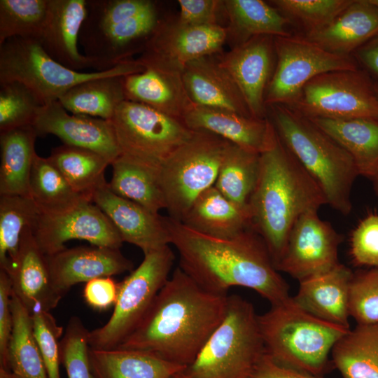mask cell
<instances>
[{"mask_svg":"<svg viewBox=\"0 0 378 378\" xmlns=\"http://www.w3.org/2000/svg\"><path fill=\"white\" fill-rule=\"evenodd\" d=\"M179 267L202 288L227 294L233 286L257 292L271 305L288 300L289 286L276 269L262 237L249 227L229 239L198 232L168 216Z\"/></svg>","mask_w":378,"mask_h":378,"instance_id":"6da1fadb","label":"cell"},{"mask_svg":"<svg viewBox=\"0 0 378 378\" xmlns=\"http://www.w3.org/2000/svg\"><path fill=\"white\" fill-rule=\"evenodd\" d=\"M227 302V294L202 288L178 266L117 348L150 352L186 367L224 318Z\"/></svg>","mask_w":378,"mask_h":378,"instance_id":"7a4b0ae2","label":"cell"},{"mask_svg":"<svg viewBox=\"0 0 378 378\" xmlns=\"http://www.w3.org/2000/svg\"><path fill=\"white\" fill-rule=\"evenodd\" d=\"M324 204L321 188L276 133L260 155L258 178L248 202L251 227L265 241L275 267L296 220Z\"/></svg>","mask_w":378,"mask_h":378,"instance_id":"3957f363","label":"cell"},{"mask_svg":"<svg viewBox=\"0 0 378 378\" xmlns=\"http://www.w3.org/2000/svg\"><path fill=\"white\" fill-rule=\"evenodd\" d=\"M269 107L279 137L318 184L326 204L348 215L352 208V187L360 175L353 158L297 111L281 104Z\"/></svg>","mask_w":378,"mask_h":378,"instance_id":"277c9868","label":"cell"},{"mask_svg":"<svg viewBox=\"0 0 378 378\" xmlns=\"http://www.w3.org/2000/svg\"><path fill=\"white\" fill-rule=\"evenodd\" d=\"M265 352L276 362L323 377L332 366L330 354L350 329L322 320L290 297L258 315Z\"/></svg>","mask_w":378,"mask_h":378,"instance_id":"5b68a950","label":"cell"},{"mask_svg":"<svg viewBox=\"0 0 378 378\" xmlns=\"http://www.w3.org/2000/svg\"><path fill=\"white\" fill-rule=\"evenodd\" d=\"M265 353L253 304L230 295L224 318L180 374L184 378H246Z\"/></svg>","mask_w":378,"mask_h":378,"instance_id":"8992f818","label":"cell"},{"mask_svg":"<svg viewBox=\"0 0 378 378\" xmlns=\"http://www.w3.org/2000/svg\"><path fill=\"white\" fill-rule=\"evenodd\" d=\"M130 59L103 71H78L55 61L34 38H12L0 46V83L20 82L46 104L84 81L106 76H127L144 70Z\"/></svg>","mask_w":378,"mask_h":378,"instance_id":"52a82bcc","label":"cell"},{"mask_svg":"<svg viewBox=\"0 0 378 378\" xmlns=\"http://www.w3.org/2000/svg\"><path fill=\"white\" fill-rule=\"evenodd\" d=\"M228 141L195 131L175 150L158 172L169 217L181 221L198 196L214 186Z\"/></svg>","mask_w":378,"mask_h":378,"instance_id":"ba28073f","label":"cell"},{"mask_svg":"<svg viewBox=\"0 0 378 378\" xmlns=\"http://www.w3.org/2000/svg\"><path fill=\"white\" fill-rule=\"evenodd\" d=\"M120 157L158 174L165 160L193 134L182 119L123 101L111 120Z\"/></svg>","mask_w":378,"mask_h":378,"instance_id":"9c48e42d","label":"cell"},{"mask_svg":"<svg viewBox=\"0 0 378 378\" xmlns=\"http://www.w3.org/2000/svg\"><path fill=\"white\" fill-rule=\"evenodd\" d=\"M174 260L169 245L144 254L141 264L119 283L118 300L108 321L89 332L90 348H117L134 330L169 279Z\"/></svg>","mask_w":378,"mask_h":378,"instance_id":"30bf717a","label":"cell"},{"mask_svg":"<svg viewBox=\"0 0 378 378\" xmlns=\"http://www.w3.org/2000/svg\"><path fill=\"white\" fill-rule=\"evenodd\" d=\"M276 65L267 88L265 103L292 107L304 85L324 73L354 70L359 65L352 56L330 52L304 36H274Z\"/></svg>","mask_w":378,"mask_h":378,"instance_id":"8fae6325","label":"cell"},{"mask_svg":"<svg viewBox=\"0 0 378 378\" xmlns=\"http://www.w3.org/2000/svg\"><path fill=\"white\" fill-rule=\"evenodd\" d=\"M308 118L378 120L374 80L362 69L321 74L309 81L290 107Z\"/></svg>","mask_w":378,"mask_h":378,"instance_id":"7c38bea8","label":"cell"},{"mask_svg":"<svg viewBox=\"0 0 378 378\" xmlns=\"http://www.w3.org/2000/svg\"><path fill=\"white\" fill-rule=\"evenodd\" d=\"M32 230L37 244L46 255L63 250L66 248L64 244L72 239L118 249L123 243L107 216L85 197L58 208L39 209Z\"/></svg>","mask_w":378,"mask_h":378,"instance_id":"4fadbf2b","label":"cell"},{"mask_svg":"<svg viewBox=\"0 0 378 378\" xmlns=\"http://www.w3.org/2000/svg\"><path fill=\"white\" fill-rule=\"evenodd\" d=\"M318 210L302 214L293 225L284 253L276 265L299 281L326 271L337 264L340 235L318 215Z\"/></svg>","mask_w":378,"mask_h":378,"instance_id":"5bb4252c","label":"cell"},{"mask_svg":"<svg viewBox=\"0 0 378 378\" xmlns=\"http://www.w3.org/2000/svg\"><path fill=\"white\" fill-rule=\"evenodd\" d=\"M227 38L220 24L192 26L160 20L139 62L163 64L183 71L191 61L218 52Z\"/></svg>","mask_w":378,"mask_h":378,"instance_id":"9a60e30c","label":"cell"},{"mask_svg":"<svg viewBox=\"0 0 378 378\" xmlns=\"http://www.w3.org/2000/svg\"><path fill=\"white\" fill-rule=\"evenodd\" d=\"M276 59L274 36L261 35L234 46L217 57L243 95L251 115L266 118L267 88L274 72Z\"/></svg>","mask_w":378,"mask_h":378,"instance_id":"2e32d148","label":"cell"},{"mask_svg":"<svg viewBox=\"0 0 378 378\" xmlns=\"http://www.w3.org/2000/svg\"><path fill=\"white\" fill-rule=\"evenodd\" d=\"M32 126L38 136L52 134L64 144L94 151L111 164L120 157L111 120L69 113L57 101L45 104Z\"/></svg>","mask_w":378,"mask_h":378,"instance_id":"e0dca14e","label":"cell"},{"mask_svg":"<svg viewBox=\"0 0 378 378\" xmlns=\"http://www.w3.org/2000/svg\"><path fill=\"white\" fill-rule=\"evenodd\" d=\"M157 5L146 12L88 34H80L79 43L97 71L110 69L144 51L159 22Z\"/></svg>","mask_w":378,"mask_h":378,"instance_id":"ac0fdd59","label":"cell"},{"mask_svg":"<svg viewBox=\"0 0 378 378\" xmlns=\"http://www.w3.org/2000/svg\"><path fill=\"white\" fill-rule=\"evenodd\" d=\"M90 200L110 219L123 242L146 254L170 245L168 216H162L113 192L108 182L97 188Z\"/></svg>","mask_w":378,"mask_h":378,"instance_id":"d6986e66","label":"cell"},{"mask_svg":"<svg viewBox=\"0 0 378 378\" xmlns=\"http://www.w3.org/2000/svg\"><path fill=\"white\" fill-rule=\"evenodd\" d=\"M53 286L63 297L76 284L133 270V262L118 248L78 246L46 255Z\"/></svg>","mask_w":378,"mask_h":378,"instance_id":"ffe728a7","label":"cell"},{"mask_svg":"<svg viewBox=\"0 0 378 378\" xmlns=\"http://www.w3.org/2000/svg\"><path fill=\"white\" fill-rule=\"evenodd\" d=\"M86 12L87 0H49L46 20L37 39L52 59L78 71H97L95 63L78 47Z\"/></svg>","mask_w":378,"mask_h":378,"instance_id":"44dd1931","label":"cell"},{"mask_svg":"<svg viewBox=\"0 0 378 378\" xmlns=\"http://www.w3.org/2000/svg\"><path fill=\"white\" fill-rule=\"evenodd\" d=\"M138 62L144 67V70L124 77L126 100L183 120L194 103L183 84L182 71L160 63Z\"/></svg>","mask_w":378,"mask_h":378,"instance_id":"7402d4cb","label":"cell"},{"mask_svg":"<svg viewBox=\"0 0 378 378\" xmlns=\"http://www.w3.org/2000/svg\"><path fill=\"white\" fill-rule=\"evenodd\" d=\"M6 273L13 293L31 316L49 312L62 298L53 286L47 256L37 244L31 227L23 231L15 264Z\"/></svg>","mask_w":378,"mask_h":378,"instance_id":"603a6c76","label":"cell"},{"mask_svg":"<svg viewBox=\"0 0 378 378\" xmlns=\"http://www.w3.org/2000/svg\"><path fill=\"white\" fill-rule=\"evenodd\" d=\"M193 131L217 135L246 150L261 154L273 144L276 132L270 120L193 104L183 117Z\"/></svg>","mask_w":378,"mask_h":378,"instance_id":"cb8c5ba5","label":"cell"},{"mask_svg":"<svg viewBox=\"0 0 378 378\" xmlns=\"http://www.w3.org/2000/svg\"><path fill=\"white\" fill-rule=\"evenodd\" d=\"M354 273L340 262L299 281L292 297L302 309L326 321L350 329L349 290Z\"/></svg>","mask_w":378,"mask_h":378,"instance_id":"d4e9b609","label":"cell"},{"mask_svg":"<svg viewBox=\"0 0 378 378\" xmlns=\"http://www.w3.org/2000/svg\"><path fill=\"white\" fill-rule=\"evenodd\" d=\"M211 56L190 62L182 71L183 82L192 102L199 106L252 116L233 79Z\"/></svg>","mask_w":378,"mask_h":378,"instance_id":"484cf974","label":"cell"},{"mask_svg":"<svg viewBox=\"0 0 378 378\" xmlns=\"http://www.w3.org/2000/svg\"><path fill=\"white\" fill-rule=\"evenodd\" d=\"M378 34V8L368 0H353L332 22L305 38L340 55L352 54Z\"/></svg>","mask_w":378,"mask_h":378,"instance_id":"4316f807","label":"cell"},{"mask_svg":"<svg viewBox=\"0 0 378 378\" xmlns=\"http://www.w3.org/2000/svg\"><path fill=\"white\" fill-rule=\"evenodd\" d=\"M207 236L229 239L251 227L248 205L237 204L214 186L201 193L180 221Z\"/></svg>","mask_w":378,"mask_h":378,"instance_id":"83f0119b","label":"cell"},{"mask_svg":"<svg viewBox=\"0 0 378 378\" xmlns=\"http://www.w3.org/2000/svg\"><path fill=\"white\" fill-rule=\"evenodd\" d=\"M89 360L95 378H170L185 367L140 350L90 348Z\"/></svg>","mask_w":378,"mask_h":378,"instance_id":"f1b7e54d","label":"cell"},{"mask_svg":"<svg viewBox=\"0 0 378 378\" xmlns=\"http://www.w3.org/2000/svg\"><path fill=\"white\" fill-rule=\"evenodd\" d=\"M38 134L32 125L0 132V195H27L36 155Z\"/></svg>","mask_w":378,"mask_h":378,"instance_id":"f546056e","label":"cell"},{"mask_svg":"<svg viewBox=\"0 0 378 378\" xmlns=\"http://www.w3.org/2000/svg\"><path fill=\"white\" fill-rule=\"evenodd\" d=\"M308 119L351 155L360 175L367 177L378 163V120Z\"/></svg>","mask_w":378,"mask_h":378,"instance_id":"4dcf8cb0","label":"cell"},{"mask_svg":"<svg viewBox=\"0 0 378 378\" xmlns=\"http://www.w3.org/2000/svg\"><path fill=\"white\" fill-rule=\"evenodd\" d=\"M225 12L229 19L227 36L234 46L261 35L288 36L287 27L292 22L276 8L262 0H226Z\"/></svg>","mask_w":378,"mask_h":378,"instance_id":"1f68e13d","label":"cell"},{"mask_svg":"<svg viewBox=\"0 0 378 378\" xmlns=\"http://www.w3.org/2000/svg\"><path fill=\"white\" fill-rule=\"evenodd\" d=\"M331 362L344 378H378V323L350 329L333 346Z\"/></svg>","mask_w":378,"mask_h":378,"instance_id":"d6a6232c","label":"cell"},{"mask_svg":"<svg viewBox=\"0 0 378 378\" xmlns=\"http://www.w3.org/2000/svg\"><path fill=\"white\" fill-rule=\"evenodd\" d=\"M125 76H106L78 83L58 102L70 113L111 120L118 106L126 100Z\"/></svg>","mask_w":378,"mask_h":378,"instance_id":"836d02e7","label":"cell"},{"mask_svg":"<svg viewBox=\"0 0 378 378\" xmlns=\"http://www.w3.org/2000/svg\"><path fill=\"white\" fill-rule=\"evenodd\" d=\"M13 328L8 346L10 370L18 378H48L34 335L32 316L13 293Z\"/></svg>","mask_w":378,"mask_h":378,"instance_id":"e575fe53","label":"cell"},{"mask_svg":"<svg viewBox=\"0 0 378 378\" xmlns=\"http://www.w3.org/2000/svg\"><path fill=\"white\" fill-rule=\"evenodd\" d=\"M48 158L73 190L89 200L106 183L104 173L111 163L94 151L63 144L52 148Z\"/></svg>","mask_w":378,"mask_h":378,"instance_id":"d590c367","label":"cell"},{"mask_svg":"<svg viewBox=\"0 0 378 378\" xmlns=\"http://www.w3.org/2000/svg\"><path fill=\"white\" fill-rule=\"evenodd\" d=\"M39 207L31 196L0 195V270L15 264L23 231L34 227Z\"/></svg>","mask_w":378,"mask_h":378,"instance_id":"8d00e7d4","label":"cell"},{"mask_svg":"<svg viewBox=\"0 0 378 378\" xmlns=\"http://www.w3.org/2000/svg\"><path fill=\"white\" fill-rule=\"evenodd\" d=\"M260 155L230 143L223 157L214 186L230 200L248 204L258 178Z\"/></svg>","mask_w":378,"mask_h":378,"instance_id":"74e56055","label":"cell"},{"mask_svg":"<svg viewBox=\"0 0 378 378\" xmlns=\"http://www.w3.org/2000/svg\"><path fill=\"white\" fill-rule=\"evenodd\" d=\"M111 165L112 177L108 185L113 192L154 213L166 209L156 173L121 158Z\"/></svg>","mask_w":378,"mask_h":378,"instance_id":"f35d334b","label":"cell"},{"mask_svg":"<svg viewBox=\"0 0 378 378\" xmlns=\"http://www.w3.org/2000/svg\"><path fill=\"white\" fill-rule=\"evenodd\" d=\"M48 4L49 0H0V46L15 37L37 40Z\"/></svg>","mask_w":378,"mask_h":378,"instance_id":"ab89813d","label":"cell"},{"mask_svg":"<svg viewBox=\"0 0 378 378\" xmlns=\"http://www.w3.org/2000/svg\"><path fill=\"white\" fill-rule=\"evenodd\" d=\"M29 192L41 209L63 206L84 197L73 190L49 158L37 154L30 173Z\"/></svg>","mask_w":378,"mask_h":378,"instance_id":"60d3db41","label":"cell"},{"mask_svg":"<svg viewBox=\"0 0 378 378\" xmlns=\"http://www.w3.org/2000/svg\"><path fill=\"white\" fill-rule=\"evenodd\" d=\"M45 104L18 81L0 83V132L32 125Z\"/></svg>","mask_w":378,"mask_h":378,"instance_id":"b9f144b4","label":"cell"},{"mask_svg":"<svg viewBox=\"0 0 378 378\" xmlns=\"http://www.w3.org/2000/svg\"><path fill=\"white\" fill-rule=\"evenodd\" d=\"M353 0H274L270 1L284 16L300 23L306 34L332 22Z\"/></svg>","mask_w":378,"mask_h":378,"instance_id":"7bdbcfd3","label":"cell"},{"mask_svg":"<svg viewBox=\"0 0 378 378\" xmlns=\"http://www.w3.org/2000/svg\"><path fill=\"white\" fill-rule=\"evenodd\" d=\"M89 332L79 317L69 318L59 342L61 364L68 378H95L89 360Z\"/></svg>","mask_w":378,"mask_h":378,"instance_id":"ee69618b","label":"cell"},{"mask_svg":"<svg viewBox=\"0 0 378 378\" xmlns=\"http://www.w3.org/2000/svg\"><path fill=\"white\" fill-rule=\"evenodd\" d=\"M156 4L150 0H87L80 34H88L141 14Z\"/></svg>","mask_w":378,"mask_h":378,"instance_id":"f6af8a7d","label":"cell"},{"mask_svg":"<svg viewBox=\"0 0 378 378\" xmlns=\"http://www.w3.org/2000/svg\"><path fill=\"white\" fill-rule=\"evenodd\" d=\"M349 314L357 324L378 323V267L354 274Z\"/></svg>","mask_w":378,"mask_h":378,"instance_id":"bcb514c9","label":"cell"},{"mask_svg":"<svg viewBox=\"0 0 378 378\" xmlns=\"http://www.w3.org/2000/svg\"><path fill=\"white\" fill-rule=\"evenodd\" d=\"M34 335L38 344L48 378H61L59 337L63 328L47 312L32 315Z\"/></svg>","mask_w":378,"mask_h":378,"instance_id":"7dc6e473","label":"cell"},{"mask_svg":"<svg viewBox=\"0 0 378 378\" xmlns=\"http://www.w3.org/2000/svg\"><path fill=\"white\" fill-rule=\"evenodd\" d=\"M350 254L357 265L378 267V214L368 215L353 230Z\"/></svg>","mask_w":378,"mask_h":378,"instance_id":"c3c4849f","label":"cell"},{"mask_svg":"<svg viewBox=\"0 0 378 378\" xmlns=\"http://www.w3.org/2000/svg\"><path fill=\"white\" fill-rule=\"evenodd\" d=\"M179 15L176 22L192 26L218 24V17L225 10L224 1L218 0H178Z\"/></svg>","mask_w":378,"mask_h":378,"instance_id":"681fc988","label":"cell"},{"mask_svg":"<svg viewBox=\"0 0 378 378\" xmlns=\"http://www.w3.org/2000/svg\"><path fill=\"white\" fill-rule=\"evenodd\" d=\"M12 293L10 279L4 270H0V367L8 370V346L13 328Z\"/></svg>","mask_w":378,"mask_h":378,"instance_id":"f907efd6","label":"cell"},{"mask_svg":"<svg viewBox=\"0 0 378 378\" xmlns=\"http://www.w3.org/2000/svg\"><path fill=\"white\" fill-rule=\"evenodd\" d=\"M119 283L111 276L93 279L83 288V298L88 306L98 311L114 307L118 297Z\"/></svg>","mask_w":378,"mask_h":378,"instance_id":"816d5d0a","label":"cell"},{"mask_svg":"<svg viewBox=\"0 0 378 378\" xmlns=\"http://www.w3.org/2000/svg\"><path fill=\"white\" fill-rule=\"evenodd\" d=\"M246 378H325L280 364L266 352Z\"/></svg>","mask_w":378,"mask_h":378,"instance_id":"f5cc1de1","label":"cell"},{"mask_svg":"<svg viewBox=\"0 0 378 378\" xmlns=\"http://www.w3.org/2000/svg\"><path fill=\"white\" fill-rule=\"evenodd\" d=\"M353 55L362 69L378 83V34L358 48Z\"/></svg>","mask_w":378,"mask_h":378,"instance_id":"db71d44e","label":"cell"},{"mask_svg":"<svg viewBox=\"0 0 378 378\" xmlns=\"http://www.w3.org/2000/svg\"><path fill=\"white\" fill-rule=\"evenodd\" d=\"M366 178H369L372 181L373 188L376 193L378 195V163L372 169Z\"/></svg>","mask_w":378,"mask_h":378,"instance_id":"11a10c76","label":"cell"},{"mask_svg":"<svg viewBox=\"0 0 378 378\" xmlns=\"http://www.w3.org/2000/svg\"><path fill=\"white\" fill-rule=\"evenodd\" d=\"M0 378H18L11 371L0 367Z\"/></svg>","mask_w":378,"mask_h":378,"instance_id":"9f6ffc18","label":"cell"},{"mask_svg":"<svg viewBox=\"0 0 378 378\" xmlns=\"http://www.w3.org/2000/svg\"><path fill=\"white\" fill-rule=\"evenodd\" d=\"M369 3L378 8V0H368Z\"/></svg>","mask_w":378,"mask_h":378,"instance_id":"6f0895ef","label":"cell"},{"mask_svg":"<svg viewBox=\"0 0 378 378\" xmlns=\"http://www.w3.org/2000/svg\"><path fill=\"white\" fill-rule=\"evenodd\" d=\"M374 91L378 97V83L374 81Z\"/></svg>","mask_w":378,"mask_h":378,"instance_id":"680465c9","label":"cell"},{"mask_svg":"<svg viewBox=\"0 0 378 378\" xmlns=\"http://www.w3.org/2000/svg\"><path fill=\"white\" fill-rule=\"evenodd\" d=\"M170 378H184V377L180 374V372H178Z\"/></svg>","mask_w":378,"mask_h":378,"instance_id":"91938a15","label":"cell"}]
</instances>
